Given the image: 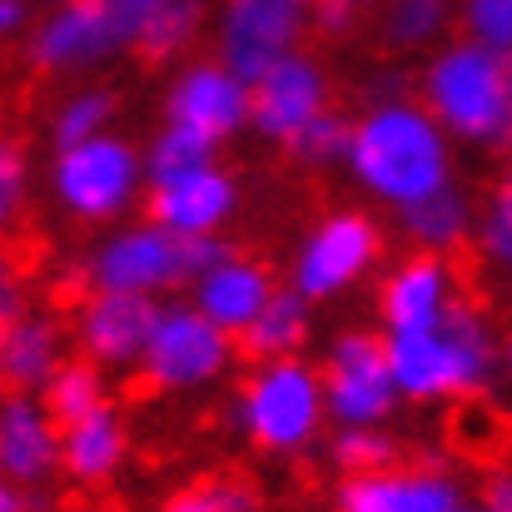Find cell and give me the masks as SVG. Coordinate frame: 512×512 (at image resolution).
I'll return each instance as SVG.
<instances>
[{"instance_id":"23","label":"cell","mask_w":512,"mask_h":512,"mask_svg":"<svg viewBox=\"0 0 512 512\" xmlns=\"http://www.w3.org/2000/svg\"><path fill=\"white\" fill-rule=\"evenodd\" d=\"M309 339H314V304L299 289H279L269 309L239 334V348L254 363H274V358H299Z\"/></svg>"},{"instance_id":"10","label":"cell","mask_w":512,"mask_h":512,"mask_svg":"<svg viewBox=\"0 0 512 512\" xmlns=\"http://www.w3.org/2000/svg\"><path fill=\"white\" fill-rule=\"evenodd\" d=\"M314 15H319V0H224L214 20L219 60L239 70L244 80H259L269 65L299 50Z\"/></svg>"},{"instance_id":"2","label":"cell","mask_w":512,"mask_h":512,"mask_svg":"<svg viewBox=\"0 0 512 512\" xmlns=\"http://www.w3.org/2000/svg\"><path fill=\"white\" fill-rule=\"evenodd\" d=\"M388 358L408 403H448V398H478L483 388H493L508 348L498 343L488 314L463 299L448 319L428 329L388 334Z\"/></svg>"},{"instance_id":"20","label":"cell","mask_w":512,"mask_h":512,"mask_svg":"<svg viewBox=\"0 0 512 512\" xmlns=\"http://www.w3.org/2000/svg\"><path fill=\"white\" fill-rule=\"evenodd\" d=\"M65 329L50 314H20L0 334V373L10 393H40L65 368Z\"/></svg>"},{"instance_id":"25","label":"cell","mask_w":512,"mask_h":512,"mask_svg":"<svg viewBox=\"0 0 512 512\" xmlns=\"http://www.w3.org/2000/svg\"><path fill=\"white\" fill-rule=\"evenodd\" d=\"M110 120H115V95L100 85H80L55 105L50 140H55V150H70V145H85L95 135H110Z\"/></svg>"},{"instance_id":"36","label":"cell","mask_w":512,"mask_h":512,"mask_svg":"<svg viewBox=\"0 0 512 512\" xmlns=\"http://www.w3.org/2000/svg\"><path fill=\"white\" fill-rule=\"evenodd\" d=\"M40 15H45L40 0H0V35H20V30L30 35Z\"/></svg>"},{"instance_id":"32","label":"cell","mask_w":512,"mask_h":512,"mask_svg":"<svg viewBox=\"0 0 512 512\" xmlns=\"http://www.w3.org/2000/svg\"><path fill=\"white\" fill-rule=\"evenodd\" d=\"M458 20L468 40L512 50V0H458Z\"/></svg>"},{"instance_id":"24","label":"cell","mask_w":512,"mask_h":512,"mask_svg":"<svg viewBox=\"0 0 512 512\" xmlns=\"http://www.w3.org/2000/svg\"><path fill=\"white\" fill-rule=\"evenodd\" d=\"M458 5L453 0H383V40L393 50H438Z\"/></svg>"},{"instance_id":"18","label":"cell","mask_w":512,"mask_h":512,"mask_svg":"<svg viewBox=\"0 0 512 512\" xmlns=\"http://www.w3.org/2000/svg\"><path fill=\"white\" fill-rule=\"evenodd\" d=\"M239 209V184L234 174L219 165L189 170L170 184H150V219L165 224L179 239H204V234H224V224Z\"/></svg>"},{"instance_id":"21","label":"cell","mask_w":512,"mask_h":512,"mask_svg":"<svg viewBox=\"0 0 512 512\" xmlns=\"http://www.w3.org/2000/svg\"><path fill=\"white\" fill-rule=\"evenodd\" d=\"M398 229L423 254H453L468 234H478V209H473L468 189L448 184V189H438V194L398 209Z\"/></svg>"},{"instance_id":"12","label":"cell","mask_w":512,"mask_h":512,"mask_svg":"<svg viewBox=\"0 0 512 512\" xmlns=\"http://www.w3.org/2000/svg\"><path fill=\"white\" fill-rule=\"evenodd\" d=\"M85 274H90V289H120V294H145V299H160L165 289L189 284L184 279V244H179V234H170L155 219L110 229L90 249Z\"/></svg>"},{"instance_id":"41","label":"cell","mask_w":512,"mask_h":512,"mask_svg":"<svg viewBox=\"0 0 512 512\" xmlns=\"http://www.w3.org/2000/svg\"><path fill=\"white\" fill-rule=\"evenodd\" d=\"M165 512H219V508H214V498H209L204 488H194V493H179V498H170V503H165Z\"/></svg>"},{"instance_id":"13","label":"cell","mask_w":512,"mask_h":512,"mask_svg":"<svg viewBox=\"0 0 512 512\" xmlns=\"http://www.w3.org/2000/svg\"><path fill=\"white\" fill-rule=\"evenodd\" d=\"M339 512H473L463 483L433 463H393L353 473L339 488Z\"/></svg>"},{"instance_id":"19","label":"cell","mask_w":512,"mask_h":512,"mask_svg":"<svg viewBox=\"0 0 512 512\" xmlns=\"http://www.w3.org/2000/svg\"><path fill=\"white\" fill-rule=\"evenodd\" d=\"M274 294H279V284H274L269 264H259V259H249V254H229V259H219L204 279L189 284V304L204 309V314H209L219 329H229L234 339L269 309Z\"/></svg>"},{"instance_id":"22","label":"cell","mask_w":512,"mask_h":512,"mask_svg":"<svg viewBox=\"0 0 512 512\" xmlns=\"http://www.w3.org/2000/svg\"><path fill=\"white\" fill-rule=\"evenodd\" d=\"M125 453H130V433L110 403L65 428V473L75 483H110Z\"/></svg>"},{"instance_id":"37","label":"cell","mask_w":512,"mask_h":512,"mask_svg":"<svg viewBox=\"0 0 512 512\" xmlns=\"http://www.w3.org/2000/svg\"><path fill=\"white\" fill-rule=\"evenodd\" d=\"M473 512H512V473H493V478L483 483Z\"/></svg>"},{"instance_id":"33","label":"cell","mask_w":512,"mask_h":512,"mask_svg":"<svg viewBox=\"0 0 512 512\" xmlns=\"http://www.w3.org/2000/svg\"><path fill=\"white\" fill-rule=\"evenodd\" d=\"M25 184H30V160H25V150H20L15 140H5V145H0V219H5V224L20 214Z\"/></svg>"},{"instance_id":"14","label":"cell","mask_w":512,"mask_h":512,"mask_svg":"<svg viewBox=\"0 0 512 512\" xmlns=\"http://www.w3.org/2000/svg\"><path fill=\"white\" fill-rule=\"evenodd\" d=\"M324 110H329V75L314 55L294 50L254 80V125L249 130L274 145H289Z\"/></svg>"},{"instance_id":"8","label":"cell","mask_w":512,"mask_h":512,"mask_svg":"<svg viewBox=\"0 0 512 512\" xmlns=\"http://www.w3.org/2000/svg\"><path fill=\"white\" fill-rule=\"evenodd\" d=\"M234 363V334L219 329L204 309L194 304H160L150 348L140 358V373L160 393H194L224 378Z\"/></svg>"},{"instance_id":"3","label":"cell","mask_w":512,"mask_h":512,"mask_svg":"<svg viewBox=\"0 0 512 512\" xmlns=\"http://www.w3.org/2000/svg\"><path fill=\"white\" fill-rule=\"evenodd\" d=\"M423 105L438 125L473 150H512V50L483 40L438 45L423 65Z\"/></svg>"},{"instance_id":"7","label":"cell","mask_w":512,"mask_h":512,"mask_svg":"<svg viewBox=\"0 0 512 512\" xmlns=\"http://www.w3.org/2000/svg\"><path fill=\"white\" fill-rule=\"evenodd\" d=\"M378 254H383L378 224L358 209H334L299 239V249L289 259V289H299L309 304L339 299L373 274Z\"/></svg>"},{"instance_id":"5","label":"cell","mask_w":512,"mask_h":512,"mask_svg":"<svg viewBox=\"0 0 512 512\" xmlns=\"http://www.w3.org/2000/svg\"><path fill=\"white\" fill-rule=\"evenodd\" d=\"M329 418V393H324V368L304 363V358H274L259 363L239 398H234V423L239 433L274 453V458H294L304 448H314L319 428Z\"/></svg>"},{"instance_id":"6","label":"cell","mask_w":512,"mask_h":512,"mask_svg":"<svg viewBox=\"0 0 512 512\" xmlns=\"http://www.w3.org/2000/svg\"><path fill=\"white\" fill-rule=\"evenodd\" d=\"M145 184H150L145 155L115 130L95 135L85 145L55 150V165H50L55 204L80 224H110V219L130 214L140 204Z\"/></svg>"},{"instance_id":"15","label":"cell","mask_w":512,"mask_h":512,"mask_svg":"<svg viewBox=\"0 0 512 512\" xmlns=\"http://www.w3.org/2000/svg\"><path fill=\"white\" fill-rule=\"evenodd\" d=\"M458 269L448 264V254H423L413 249L408 259H398L388 274H383V289H378V314H383V329L398 334V329H428L438 319H448L463 299H458Z\"/></svg>"},{"instance_id":"39","label":"cell","mask_w":512,"mask_h":512,"mask_svg":"<svg viewBox=\"0 0 512 512\" xmlns=\"http://www.w3.org/2000/svg\"><path fill=\"white\" fill-rule=\"evenodd\" d=\"M0 512H45L40 508V498H35V488H0Z\"/></svg>"},{"instance_id":"40","label":"cell","mask_w":512,"mask_h":512,"mask_svg":"<svg viewBox=\"0 0 512 512\" xmlns=\"http://www.w3.org/2000/svg\"><path fill=\"white\" fill-rule=\"evenodd\" d=\"M368 90H373V100H368V105H378V100H408V95H403V75H398V70L373 75V85H368Z\"/></svg>"},{"instance_id":"28","label":"cell","mask_w":512,"mask_h":512,"mask_svg":"<svg viewBox=\"0 0 512 512\" xmlns=\"http://www.w3.org/2000/svg\"><path fill=\"white\" fill-rule=\"evenodd\" d=\"M329 458L339 463L343 473H378V468H393L398 458V443L383 423H358V428H339L334 443H329Z\"/></svg>"},{"instance_id":"44","label":"cell","mask_w":512,"mask_h":512,"mask_svg":"<svg viewBox=\"0 0 512 512\" xmlns=\"http://www.w3.org/2000/svg\"><path fill=\"white\" fill-rule=\"evenodd\" d=\"M503 184H512V160H508V174H503Z\"/></svg>"},{"instance_id":"17","label":"cell","mask_w":512,"mask_h":512,"mask_svg":"<svg viewBox=\"0 0 512 512\" xmlns=\"http://www.w3.org/2000/svg\"><path fill=\"white\" fill-rule=\"evenodd\" d=\"M65 468V423L40 393H10L0 408V473L15 488H40Z\"/></svg>"},{"instance_id":"1","label":"cell","mask_w":512,"mask_h":512,"mask_svg":"<svg viewBox=\"0 0 512 512\" xmlns=\"http://www.w3.org/2000/svg\"><path fill=\"white\" fill-rule=\"evenodd\" d=\"M453 145L458 140L438 125L428 105L378 100L353 120V145L343 170L373 204L398 214L453 184Z\"/></svg>"},{"instance_id":"29","label":"cell","mask_w":512,"mask_h":512,"mask_svg":"<svg viewBox=\"0 0 512 512\" xmlns=\"http://www.w3.org/2000/svg\"><path fill=\"white\" fill-rule=\"evenodd\" d=\"M348 145H353V120H343L334 110H324L309 130H299L284 150L304 165V170H334L348 160Z\"/></svg>"},{"instance_id":"9","label":"cell","mask_w":512,"mask_h":512,"mask_svg":"<svg viewBox=\"0 0 512 512\" xmlns=\"http://www.w3.org/2000/svg\"><path fill=\"white\" fill-rule=\"evenodd\" d=\"M324 393H329V418L339 428L358 423H388V413L403 403L393 358H388V334L373 329H343L324 353Z\"/></svg>"},{"instance_id":"43","label":"cell","mask_w":512,"mask_h":512,"mask_svg":"<svg viewBox=\"0 0 512 512\" xmlns=\"http://www.w3.org/2000/svg\"><path fill=\"white\" fill-rule=\"evenodd\" d=\"M503 368H508V378H512V343H508V358H503Z\"/></svg>"},{"instance_id":"11","label":"cell","mask_w":512,"mask_h":512,"mask_svg":"<svg viewBox=\"0 0 512 512\" xmlns=\"http://www.w3.org/2000/svg\"><path fill=\"white\" fill-rule=\"evenodd\" d=\"M165 125L199 135L204 145H229L239 130L254 125V80L214 60H189L165 90Z\"/></svg>"},{"instance_id":"30","label":"cell","mask_w":512,"mask_h":512,"mask_svg":"<svg viewBox=\"0 0 512 512\" xmlns=\"http://www.w3.org/2000/svg\"><path fill=\"white\" fill-rule=\"evenodd\" d=\"M204 10H209V0H165V5H160V20H155V30H150L145 55H150V60L184 55V50L199 40V30H204Z\"/></svg>"},{"instance_id":"38","label":"cell","mask_w":512,"mask_h":512,"mask_svg":"<svg viewBox=\"0 0 512 512\" xmlns=\"http://www.w3.org/2000/svg\"><path fill=\"white\" fill-rule=\"evenodd\" d=\"M20 314H30V309H25V289H20L15 274H5V279H0V324H15Z\"/></svg>"},{"instance_id":"34","label":"cell","mask_w":512,"mask_h":512,"mask_svg":"<svg viewBox=\"0 0 512 512\" xmlns=\"http://www.w3.org/2000/svg\"><path fill=\"white\" fill-rule=\"evenodd\" d=\"M179 244H184V279H189V284H194V279H204V274H209L219 259H229V254H234V249H229L219 234H204V239H179Z\"/></svg>"},{"instance_id":"16","label":"cell","mask_w":512,"mask_h":512,"mask_svg":"<svg viewBox=\"0 0 512 512\" xmlns=\"http://www.w3.org/2000/svg\"><path fill=\"white\" fill-rule=\"evenodd\" d=\"M160 304L145 294H120V289H95L80 309V348L100 368H140L150 334H155Z\"/></svg>"},{"instance_id":"27","label":"cell","mask_w":512,"mask_h":512,"mask_svg":"<svg viewBox=\"0 0 512 512\" xmlns=\"http://www.w3.org/2000/svg\"><path fill=\"white\" fill-rule=\"evenodd\" d=\"M214 165V145H204L199 135L179 130V125H165L150 145H145V170H150V184H170L179 174L204 170Z\"/></svg>"},{"instance_id":"42","label":"cell","mask_w":512,"mask_h":512,"mask_svg":"<svg viewBox=\"0 0 512 512\" xmlns=\"http://www.w3.org/2000/svg\"><path fill=\"white\" fill-rule=\"evenodd\" d=\"M363 5H383V0H319V10H348V15H358Z\"/></svg>"},{"instance_id":"31","label":"cell","mask_w":512,"mask_h":512,"mask_svg":"<svg viewBox=\"0 0 512 512\" xmlns=\"http://www.w3.org/2000/svg\"><path fill=\"white\" fill-rule=\"evenodd\" d=\"M478 249L488 264L512 274V184H498L488 209L478 214Z\"/></svg>"},{"instance_id":"4","label":"cell","mask_w":512,"mask_h":512,"mask_svg":"<svg viewBox=\"0 0 512 512\" xmlns=\"http://www.w3.org/2000/svg\"><path fill=\"white\" fill-rule=\"evenodd\" d=\"M165 0H55L25 35L40 75H85L120 55H145Z\"/></svg>"},{"instance_id":"35","label":"cell","mask_w":512,"mask_h":512,"mask_svg":"<svg viewBox=\"0 0 512 512\" xmlns=\"http://www.w3.org/2000/svg\"><path fill=\"white\" fill-rule=\"evenodd\" d=\"M204 493L214 498L219 512H259V493H254L249 483H239V478H219V483H209Z\"/></svg>"},{"instance_id":"26","label":"cell","mask_w":512,"mask_h":512,"mask_svg":"<svg viewBox=\"0 0 512 512\" xmlns=\"http://www.w3.org/2000/svg\"><path fill=\"white\" fill-rule=\"evenodd\" d=\"M40 398H45V408L70 428V423H80V418H90L95 408H105L110 398H105V378H100V363H90V358H70L45 388H40Z\"/></svg>"}]
</instances>
